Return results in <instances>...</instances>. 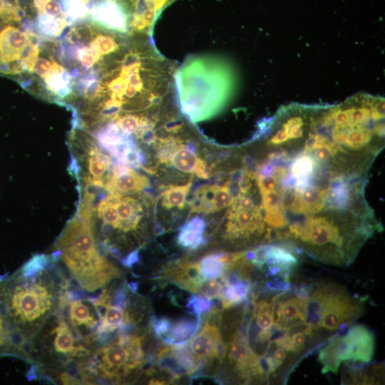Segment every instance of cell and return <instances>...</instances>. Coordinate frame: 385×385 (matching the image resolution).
I'll return each instance as SVG.
<instances>
[{"label": "cell", "instance_id": "6da1fadb", "mask_svg": "<svg viewBox=\"0 0 385 385\" xmlns=\"http://www.w3.org/2000/svg\"><path fill=\"white\" fill-rule=\"evenodd\" d=\"M281 128L280 143L261 137L266 152L255 181L263 218L295 237L319 227L357 230L377 221L365 197L376 155L356 142L345 122L320 113L295 134Z\"/></svg>", "mask_w": 385, "mask_h": 385}, {"label": "cell", "instance_id": "7a4b0ae2", "mask_svg": "<svg viewBox=\"0 0 385 385\" xmlns=\"http://www.w3.org/2000/svg\"><path fill=\"white\" fill-rule=\"evenodd\" d=\"M53 255L78 287L95 292L120 278L122 272L99 250L89 224L76 212L56 239Z\"/></svg>", "mask_w": 385, "mask_h": 385}, {"label": "cell", "instance_id": "3957f363", "mask_svg": "<svg viewBox=\"0 0 385 385\" xmlns=\"http://www.w3.org/2000/svg\"><path fill=\"white\" fill-rule=\"evenodd\" d=\"M143 337L139 334L120 332L110 342L93 349L78 371L79 382L129 381L145 362Z\"/></svg>", "mask_w": 385, "mask_h": 385}, {"label": "cell", "instance_id": "277c9868", "mask_svg": "<svg viewBox=\"0 0 385 385\" xmlns=\"http://www.w3.org/2000/svg\"><path fill=\"white\" fill-rule=\"evenodd\" d=\"M359 303L342 287L332 284L318 285L306 301L305 320L313 329L320 327L334 331L344 324H349L361 313Z\"/></svg>", "mask_w": 385, "mask_h": 385}, {"label": "cell", "instance_id": "5b68a950", "mask_svg": "<svg viewBox=\"0 0 385 385\" xmlns=\"http://www.w3.org/2000/svg\"><path fill=\"white\" fill-rule=\"evenodd\" d=\"M69 148L70 170L77 180L78 187L92 185L104 189L113 164L111 157L86 136L72 135Z\"/></svg>", "mask_w": 385, "mask_h": 385}, {"label": "cell", "instance_id": "8992f818", "mask_svg": "<svg viewBox=\"0 0 385 385\" xmlns=\"http://www.w3.org/2000/svg\"><path fill=\"white\" fill-rule=\"evenodd\" d=\"M374 336L363 325L351 327L344 336H339V359L368 363L373 358Z\"/></svg>", "mask_w": 385, "mask_h": 385}, {"label": "cell", "instance_id": "52a82bcc", "mask_svg": "<svg viewBox=\"0 0 385 385\" xmlns=\"http://www.w3.org/2000/svg\"><path fill=\"white\" fill-rule=\"evenodd\" d=\"M91 19L110 31L126 33L131 13L128 6L119 0H95L90 9Z\"/></svg>", "mask_w": 385, "mask_h": 385}, {"label": "cell", "instance_id": "ba28073f", "mask_svg": "<svg viewBox=\"0 0 385 385\" xmlns=\"http://www.w3.org/2000/svg\"><path fill=\"white\" fill-rule=\"evenodd\" d=\"M9 23L0 29V72L14 74L15 63L20 61L29 40L26 31Z\"/></svg>", "mask_w": 385, "mask_h": 385}, {"label": "cell", "instance_id": "9c48e42d", "mask_svg": "<svg viewBox=\"0 0 385 385\" xmlns=\"http://www.w3.org/2000/svg\"><path fill=\"white\" fill-rule=\"evenodd\" d=\"M150 185L148 178L115 161L112 165L104 190L115 195H133L147 189Z\"/></svg>", "mask_w": 385, "mask_h": 385}, {"label": "cell", "instance_id": "30bf717a", "mask_svg": "<svg viewBox=\"0 0 385 385\" xmlns=\"http://www.w3.org/2000/svg\"><path fill=\"white\" fill-rule=\"evenodd\" d=\"M160 277L192 293H197L200 284L206 279L200 272L199 263L184 259L169 263Z\"/></svg>", "mask_w": 385, "mask_h": 385}, {"label": "cell", "instance_id": "8fae6325", "mask_svg": "<svg viewBox=\"0 0 385 385\" xmlns=\"http://www.w3.org/2000/svg\"><path fill=\"white\" fill-rule=\"evenodd\" d=\"M176 0H133L129 27L132 31L150 33L161 12Z\"/></svg>", "mask_w": 385, "mask_h": 385}, {"label": "cell", "instance_id": "7c38bea8", "mask_svg": "<svg viewBox=\"0 0 385 385\" xmlns=\"http://www.w3.org/2000/svg\"><path fill=\"white\" fill-rule=\"evenodd\" d=\"M222 342L217 327L207 322L190 341L189 346L198 359L207 361L217 359V348Z\"/></svg>", "mask_w": 385, "mask_h": 385}, {"label": "cell", "instance_id": "4fadbf2b", "mask_svg": "<svg viewBox=\"0 0 385 385\" xmlns=\"http://www.w3.org/2000/svg\"><path fill=\"white\" fill-rule=\"evenodd\" d=\"M205 227L202 217H192L180 228L176 240L178 245L190 250H195L202 247L207 242L204 237Z\"/></svg>", "mask_w": 385, "mask_h": 385}, {"label": "cell", "instance_id": "5bb4252c", "mask_svg": "<svg viewBox=\"0 0 385 385\" xmlns=\"http://www.w3.org/2000/svg\"><path fill=\"white\" fill-rule=\"evenodd\" d=\"M172 164L177 170L194 174L200 178L207 179L210 177V170L206 162L184 145L175 153Z\"/></svg>", "mask_w": 385, "mask_h": 385}, {"label": "cell", "instance_id": "9a60e30c", "mask_svg": "<svg viewBox=\"0 0 385 385\" xmlns=\"http://www.w3.org/2000/svg\"><path fill=\"white\" fill-rule=\"evenodd\" d=\"M43 79L48 91L59 98H65L72 91L71 73L54 61Z\"/></svg>", "mask_w": 385, "mask_h": 385}, {"label": "cell", "instance_id": "2e32d148", "mask_svg": "<svg viewBox=\"0 0 385 385\" xmlns=\"http://www.w3.org/2000/svg\"><path fill=\"white\" fill-rule=\"evenodd\" d=\"M201 317L195 319L183 318L171 322L170 329L162 340L170 345H181L186 343L198 331L201 325Z\"/></svg>", "mask_w": 385, "mask_h": 385}, {"label": "cell", "instance_id": "e0dca14e", "mask_svg": "<svg viewBox=\"0 0 385 385\" xmlns=\"http://www.w3.org/2000/svg\"><path fill=\"white\" fill-rule=\"evenodd\" d=\"M318 360L322 365V373L333 372L337 374L341 361L339 357L338 336L334 337L319 351Z\"/></svg>", "mask_w": 385, "mask_h": 385}, {"label": "cell", "instance_id": "ac0fdd59", "mask_svg": "<svg viewBox=\"0 0 385 385\" xmlns=\"http://www.w3.org/2000/svg\"><path fill=\"white\" fill-rule=\"evenodd\" d=\"M191 186V182L185 185L170 186L161 195L162 205L167 209L176 207L182 210L185 207Z\"/></svg>", "mask_w": 385, "mask_h": 385}, {"label": "cell", "instance_id": "d6986e66", "mask_svg": "<svg viewBox=\"0 0 385 385\" xmlns=\"http://www.w3.org/2000/svg\"><path fill=\"white\" fill-rule=\"evenodd\" d=\"M68 24L64 16L56 18L42 13L37 16V31L44 37L59 36L64 28Z\"/></svg>", "mask_w": 385, "mask_h": 385}, {"label": "cell", "instance_id": "ffe728a7", "mask_svg": "<svg viewBox=\"0 0 385 385\" xmlns=\"http://www.w3.org/2000/svg\"><path fill=\"white\" fill-rule=\"evenodd\" d=\"M183 145L184 141L180 138L173 136L159 138L155 143L156 158L158 163L171 165L175 153Z\"/></svg>", "mask_w": 385, "mask_h": 385}, {"label": "cell", "instance_id": "44dd1931", "mask_svg": "<svg viewBox=\"0 0 385 385\" xmlns=\"http://www.w3.org/2000/svg\"><path fill=\"white\" fill-rule=\"evenodd\" d=\"M199 266L201 273L206 279L219 278L226 272L225 266L211 255L202 258Z\"/></svg>", "mask_w": 385, "mask_h": 385}, {"label": "cell", "instance_id": "7402d4cb", "mask_svg": "<svg viewBox=\"0 0 385 385\" xmlns=\"http://www.w3.org/2000/svg\"><path fill=\"white\" fill-rule=\"evenodd\" d=\"M142 115L135 114H125L119 115L114 120L118 129L123 134L131 136L135 135L140 126V120Z\"/></svg>", "mask_w": 385, "mask_h": 385}, {"label": "cell", "instance_id": "603a6c76", "mask_svg": "<svg viewBox=\"0 0 385 385\" xmlns=\"http://www.w3.org/2000/svg\"><path fill=\"white\" fill-rule=\"evenodd\" d=\"M90 47L101 56L114 52L119 48L113 37L98 34L90 43Z\"/></svg>", "mask_w": 385, "mask_h": 385}, {"label": "cell", "instance_id": "cb8c5ba5", "mask_svg": "<svg viewBox=\"0 0 385 385\" xmlns=\"http://www.w3.org/2000/svg\"><path fill=\"white\" fill-rule=\"evenodd\" d=\"M185 307L196 317H200L202 314H208L210 312L212 304L210 300L204 296L193 294L188 298Z\"/></svg>", "mask_w": 385, "mask_h": 385}, {"label": "cell", "instance_id": "d4e9b609", "mask_svg": "<svg viewBox=\"0 0 385 385\" xmlns=\"http://www.w3.org/2000/svg\"><path fill=\"white\" fill-rule=\"evenodd\" d=\"M224 285L221 280L215 279H206L199 286L197 293L204 296L208 299L220 297Z\"/></svg>", "mask_w": 385, "mask_h": 385}, {"label": "cell", "instance_id": "484cf974", "mask_svg": "<svg viewBox=\"0 0 385 385\" xmlns=\"http://www.w3.org/2000/svg\"><path fill=\"white\" fill-rule=\"evenodd\" d=\"M39 53L38 45L29 43L22 51L20 62L21 63L24 71H33V66L38 58Z\"/></svg>", "mask_w": 385, "mask_h": 385}, {"label": "cell", "instance_id": "4316f807", "mask_svg": "<svg viewBox=\"0 0 385 385\" xmlns=\"http://www.w3.org/2000/svg\"><path fill=\"white\" fill-rule=\"evenodd\" d=\"M76 57L83 68L89 69L103 56L98 54L90 46H83L78 48Z\"/></svg>", "mask_w": 385, "mask_h": 385}, {"label": "cell", "instance_id": "83f0119b", "mask_svg": "<svg viewBox=\"0 0 385 385\" xmlns=\"http://www.w3.org/2000/svg\"><path fill=\"white\" fill-rule=\"evenodd\" d=\"M247 251L228 252H218L210 254L213 257L222 263L226 267V272L229 271L242 257Z\"/></svg>", "mask_w": 385, "mask_h": 385}, {"label": "cell", "instance_id": "f1b7e54d", "mask_svg": "<svg viewBox=\"0 0 385 385\" xmlns=\"http://www.w3.org/2000/svg\"><path fill=\"white\" fill-rule=\"evenodd\" d=\"M253 319L256 325L260 329L258 331H265L271 329L274 324L273 310H254Z\"/></svg>", "mask_w": 385, "mask_h": 385}, {"label": "cell", "instance_id": "f546056e", "mask_svg": "<svg viewBox=\"0 0 385 385\" xmlns=\"http://www.w3.org/2000/svg\"><path fill=\"white\" fill-rule=\"evenodd\" d=\"M171 322L172 321L169 318L165 317L157 318L155 315H153L150 319V324L155 334L161 340L168 333Z\"/></svg>", "mask_w": 385, "mask_h": 385}, {"label": "cell", "instance_id": "4dcf8cb0", "mask_svg": "<svg viewBox=\"0 0 385 385\" xmlns=\"http://www.w3.org/2000/svg\"><path fill=\"white\" fill-rule=\"evenodd\" d=\"M305 342V334L303 332H297L290 335V339L284 344V348L287 351L299 353L304 348Z\"/></svg>", "mask_w": 385, "mask_h": 385}, {"label": "cell", "instance_id": "1f68e13d", "mask_svg": "<svg viewBox=\"0 0 385 385\" xmlns=\"http://www.w3.org/2000/svg\"><path fill=\"white\" fill-rule=\"evenodd\" d=\"M42 13L56 18L64 16L61 4L58 0H48L45 4L41 14Z\"/></svg>", "mask_w": 385, "mask_h": 385}, {"label": "cell", "instance_id": "d6a6232c", "mask_svg": "<svg viewBox=\"0 0 385 385\" xmlns=\"http://www.w3.org/2000/svg\"><path fill=\"white\" fill-rule=\"evenodd\" d=\"M52 61L50 62L44 58H38L34 64L32 72L43 78L50 71Z\"/></svg>", "mask_w": 385, "mask_h": 385}, {"label": "cell", "instance_id": "836d02e7", "mask_svg": "<svg viewBox=\"0 0 385 385\" xmlns=\"http://www.w3.org/2000/svg\"><path fill=\"white\" fill-rule=\"evenodd\" d=\"M286 351L287 350L283 346H277V349L272 355L270 356H271L276 369H277L284 361L287 355Z\"/></svg>", "mask_w": 385, "mask_h": 385}, {"label": "cell", "instance_id": "e575fe53", "mask_svg": "<svg viewBox=\"0 0 385 385\" xmlns=\"http://www.w3.org/2000/svg\"><path fill=\"white\" fill-rule=\"evenodd\" d=\"M48 1V0H33L34 6L37 10L38 14L42 12L43 6Z\"/></svg>", "mask_w": 385, "mask_h": 385}]
</instances>
